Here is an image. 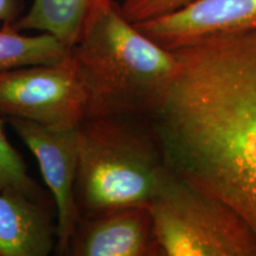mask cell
Returning a JSON list of instances; mask_svg holds the SVG:
<instances>
[{
  "label": "cell",
  "mask_w": 256,
  "mask_h": 256,
  "mask_svg": "<svg viewBox=\"0 0 256 256\" xmlns=\"http://www.w3.org/2000/svg\"><path fill=\"white\" fill-rule=\"evenodd\" d=\"M0 194H14L44 200L42 188L28 174L22 156L10 144L0 120Z\"/></svg>",
  "instance_id": "obj_12"
},
{
  "label": "cell",
  "mask_w": 256,
  "mask_h": 256,
  "mask_svg": "<svg viewBox=\"0 0 256 256\" xmlns=\"http://www.w3.org/2000/svg\"><path fill=\"white\" fill-rule=\"evenodd\" d=\"M95 2L96 0H34L28 11L12 26L20 32H46L72 49Z\"/></svg>",
  "instance_id": "obj_10"
},
{
  "label": "cell",
  "mask_w": 256,
  "mask_h": 256,
  "mask_svg": "<svg viewBox=\"0 0 256 256\" xmlns=\"http://www.w3.org/2000/svg\"><path fill=\"white\" fill-rule=\"evenodd\" d=\"M70 54L86 92V119H147L177 69L174 51L142 34L115 0H96Z\"/></svg>",
  "instance_id": "obj_2"
},
{
  "label": "cell",
  "mask_w": 256,
  "mask_h": 256,
  "mask_svg": "<svg viewBox=\"0 0 256 256\" xmlns=\"http://www.w3.org/2000/svg\"><path fill=\"white\" fill-rule=\"evenodd\" d=\"M188 2L190 0H124L120 8L128 20L139 23L174 11Z\"/></svg>",
  "instance_id": "obj_13"
},
{
  "label": "cell",
  "mask_w": 256,
  "mask_h": 256,
  "mask_svg": "<svg viewBox=\"0 0 256 256\" xmlns=\"http://www.w3.org/2000/svg\"><path fill=\"white\" fill-rule=\"evenodd\" d=\"M86 92L72 54L55 64L0 70V114L46 127H78Z\"/></svg>",
  "instance_id": "obj_5"
},
{
  "label": "cell",
  "mask_w": 256,
  "mask_h": 256,
  "mask_svg": "<svg viewBox=\"0 0 256 256\" xmlns=\"http://www.w3.org/2000/svg\"><path fill=\"white\" fill-rule=\"evenodd\" d=\"M174 52V80L148 116L168 166L256 234V28Z\"/></svg>",
  "instance_id": "obj_1"
},
{
  "label": "cell",
  "mask_w": 256,
  "mask_h": 256,
  "mask_svg": "<svg viewBox=\"0 0 256 256\" xmlns=\"http://www.w3.org/2000/svg\"><path fill=\"white\" fill-rule=\"evenodd\" d=\"M12 128L32 152L56 206V246L60 255H66L70 240L81 217L75 200L78 174V127L52 128L28 120L11 118Z\"/></svg>",
  "instance_id": "obj_6"
},
{
  "label": "cell",
  "mask_w": 256,
  "mask_h": 256,
  "mask_svg": "<svg viewBox=\"0 0 256 256\" xmlns=\"http://www.w3.org/2000/svg\"><path fill=\"white\" fill-rule=\"evenodd\" d=\"M70 48L52 34L28 36L2 24L0 28V70L40 64H55L69 55Z\"/></svg>",
  "instance_id": "obj_11"
},
{
  "label": "cell",
  "mask_w": 256,
  "mask_h": 256,
  "mask_svg": "<svg viewBox=\"0 0 256 256\" xmlns=\"http://www.w3.org/2000/svg\"><path fill=\"white\" fill-rule=\"evenodd\" d=\"M78 133L75 200L81 220L148 206L171 174L146 118H90Z\"/></svg>",
  "instance_id": "obj_3"
},
{
  "label": "cell",
  "mask_w": 256,
  "mask_h": 256,
  "mask_svg": "<svg viewBox=\"0 0 256 256\" xmlns=\"http://www.w3.org/2000/svg\"><path fill=\"white\" fill-rule=\"evenodd\" d=\"M66 255L159 256L148 206H130L80 220Z\"/></svg>",
  "instance_id": "obj_8"
},
{
  "label": "cell",
  "mask_w": 256,
  "mask_h": 256,
  "mask_svg": "<svg viewBox=\"0 0 256 256\" xmlns=\"http://www.w3.org/2000/svg\"><path fill=\"white\" fill-rule=\"evenodd\" d=\"M168 50L256 28V0H190L168 14L134 23Z\"/></svg>",
  "instance_id": "obj_7"
},
{
  "label": "cell",
  "mask_w": 256,
  "mask_h": 256,
  "mask_svg": "<svg viewBox=\"0 0 256 256\" xmlns=\"http://www.w3.org/2000/svg\"><path fill=\"white\" fill-rule=\"evenodd\" d=\"M24 0H0V23L14 24L24 14Z\"/></svg>",
  "instance_id": "obj_14"
},
{
  "label": "cell",
  "mask_w": 256,
  "mask_h": 256,
  "mask_svg": "<svg viewBox=\"0 0 256 256\" xmlns=\"http://www.w3.org/2000/svg\"><path fill=\"white\" fill-rule=\"evenodd\" d=\"M55 246L56 224L46 202L0 194V256H46Z\"/></svg>",
  "instance_id": "obj_9"
},
{
  "label": "cell",
  "mask_w": 256,
  "mask_h": 256,
  "mask_svg": "<svg viewBox=\"0 0 256 256\" xmlns=\"http://www.w3.org/2000/svg\"><path fill=\"white\" fill-rule=\"evenodd\" d=\"M147 206L160 256H256L247 220L174 172Z\"/></svg>",
  "instance_id": "obj_4"
}]
</instances>
